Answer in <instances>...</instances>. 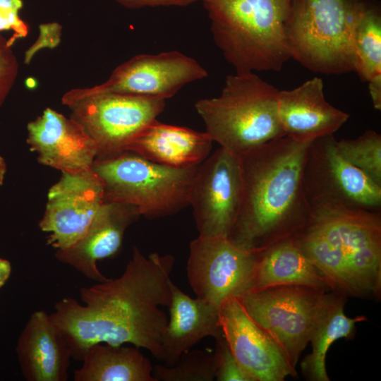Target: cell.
Returning a JSON list of instances; mask_svg holds the SVG:
<instances>
[{
    "label": "cell",
    "instance_id": "cell-17",
    "mask_svg": "<svg viewBox=\"0 0 381 381\" xmlns=\"http://www.w3.org/2000/svg\"><path fill=\"white\" fill-rule=\"evenodd\" d=\"M140 216L133 205L104 202L84 235L71 246L56 249L55 258L90 280L106 281L97 262L119 251L126 229Z\"/></svg>",
    "mask_w": 381,
    "mask_h": 381
},
{
    "label": "cell",
    "instance_id": "cell-7",
    "mask_svg": "<svg viewBox=\"0 0 381 381\" xmlns=\"http://www.w3.org/2000/svg\"><path fill=\"white\" fill-rule=\"evenodd\" d=\"M352 0H291L284 29L291 58L316 73L353 71Z\"/></svg>",
    "mask_w": 381,
    "mask_h": 381
},
{
    "label": "cell",
    "instance_id": "cell-13",
    "mask_svg": "<svg viewBox=\"0 0 381 381\" xmlns=\"http://www.w3.org/2000/svg\"><path fill=\"white\" fill-rule=\"evenodd\" d=\"M49 190L40 229L49 233L47 243L54 248H68L86 232L104 202V184L91 169L63 172Z\"/></svg>",
    "mask_w": 381,
    "mask_h": 381
},
{
    "label": "cell",
    "instance_id": "cell-34",
    "mask_svg": "<svg viewBox=\"0 0 381 381\" xmlns=\"http://www.w3.org/2000/svg\"><path fill=\"white\" fill-rule=\"evenodd\" d=\"M6 168L7 167L4 159L0 156V186L4 184Z\"/></svg>",
    "mask_w": 381,
    "mask_h": 381
},
{
    "label": "cell",
    "instance_id": "cell-28",
    "mask_svg": "<svg viewBox=\"0 0 381 381\" xmlns=\"http://www.w3.org/2000/svg\"><path fill=\"white\" fill-rule=\"evenodd\" d=\"M214 355V380L218 381H251L233 356L224 337L216 339Z\"/></svg>",
    "mask_w": 381,
    "mask_h": 381
},
{
    "label": "cell",
    "instance_id": "cell-6",
    "mask_svg": "<svg viewBox=\"0 0 381 381\" xmlns=\"http://www.w3.org/2000/svg\"><path fill=\"white\" fill-rule=\"evenodd\" d=\"M198 165L175 168L126 151L95 159L92 169L104 184V200L131 205L140 216L155 219L175 214L189 205Z\"/></svg>",
    "mask_w": 381,
    "mask_h": 381
},
{
    "label": "cell",
    "instance_id": "cell-4",
    "mask_svg": "<svg viewBox=\"0 0 381 381\" xmlns=\"http://www.w3.org/2000/svg\"><path fill=\"white\" fill-rule=\"evenodd\" d=\"M214 44L241 71H279L290 59L284 24L291 0H199Z\"/></svg>",
    "mask_w": 381,
    "mask_h": 381
},
{
    "label": "cell",
    "instance_id": "cell-11",
    "mask_svg": "<svg viewBox=\"0 0 381 381\" xmlns=\"http://www.w3.org/2000/svg\"><path fill=\"white\" fill-rule=\"evenodd\" d=\"M257 261L258 253L227 237L198 235L189 246L188 283L196 297L219 308L253 289Z\"/></svg>",
    "mask_w": 381,
    "mask_h": 381
},
{
    "label": "cell",
    "instance_id": "cell-21",
    "mask_svg": "<svg viewBox=\"0 0 381 381\" xmlns=\"http://www.w3.org/2000/svg\"><path fill=\"white\" fill-rule=\"evenodd\" d=\"M214 141L205 132L166 124L155 119L128 146L150 161L175 168L199 165L209 155Z\"/></svg>",
    "mask_w": 381,
    "mask_h": 381
},
{
    "label": "cell",
    "instance_id": "cell-23",
    "mask_svg": "<svg viewBox=\"0 0 381 381\" xmlns=\"http://www.w3.org/2000/svg\"><path fill=\"white\" fill-rule=\"evenodd\" d=\"M351 37L353 71L368 85L375 109H381V16L377 7L352 0Z\"/></svg>",
    "mask_w": 381,
    "mask_h": 381
},
{
    "label": "cell",
    "instance_id": "cell-2",
    "mask_svg": "<svg viewBox=\"0 0 381 381\" xmlns=\"http://www.w3.org/2000/svg\"><path fill=\"white\" fill-rule=\"evenodd\" d=\"M310 143L285 135L239 155L241 205L227 237L233 243L259 253L307 225L312 207L303 170Z\"/></svg>",
    "mask_w": 381,
    "mask_h": 381
},
{
    "label": "cell",
    "instance_id": "cell-31",
    "mask_svg": "<svg viewBox=\"0 0 381 381\" xmlns=\"http://www.w3.org/2000/svg\"><path fill=\"white\" fill-rule=\"evenodd\" d=\"M61 26L57 23L40 25V35L38 40L29 49L25 56V62L29 63L35 53L42 47L53 48L60 42Z\"/></svg>",
    "mask_w": 381,
    "mask_h": 381
},
{
    "label": "cell",
    "instance_id": "cell-25",
    "mask_svg": "<svg viewBox=\"0 0 381 381\" xmlns=\"http://www.w3.org/2000/svg\"><path fill=\"white\" fill-rule=\"evenodd\" d=\"M365 319L363 316L348 318L344 312L343 300L327 295L310 332L312 352L301 364L304 376L313 381H329L325 359L329 346L337 339L350 337L356 324Z\"/></svg>",
    "mask_w": 381,
    "mask_h": 381
},
{
    "label": "cell",
    "instance_id": "cell-12",
    "mask_svg": "<svg viewBox=\"0 0 381 381\" xmlns=\"http://www.w3.org/2000/svg\"><path fill=\"white\" fill-rule=\"evenodd\" d=\"M241 193L239 156L220 147L198 165L192 182L189 205L199 236L228 237Z\"/></svg>",
    "mask_w": 381,
    "mask_h": 381
},
{
    "label": "cell",
    "instance_id": "cell-24",
    "mask_svg": "<svg viewBox=\"0 0 381 381\" xmlns=\"http://www.w3.org/2000/svg\"><path fill=\"white\" fill-rule=\"evenodd\" d=\"M74 381H156L152 363L136 346L97 343L88 348Z\"/></svg>",
    "mask_w": 381,
    "mask_h": 381
},
{
    "label": "cell",
    "instance_id": "cell-22",
    "mask_svg": "<svg viewBox=\"0 0 381 381\" xmlns=\"http://www.w3.org/2000/svg\"><path fill=\"white\" fill-rule=\"evenodd\" d=\"M282 285L306 286L321 291L328 286L295 236L282 239L258 253L252 290Z\"/></svg>",
    "mask_w": 381,
    "mask_h": 381
},
{
    "label": "cell",
    "instance_id": "cell-32",
    "mask_svg": "<svg viewBox=\"0 0 381 381\" xmlns=\"http://www.w3.org/2000/svg\"><path fill=\"white\" fill-rule=\"evenodd\" d=\"M121 6L130 9H139L146 7L179 6L193 4L199 0H114Z\"/></svg>",
    "mask_w": 381,
    "mask_h": 381
},
{
    "label": "cell",
    "instance_id": "cell-1",
    "mask_svg": "<svg viewBox=\"0 0 381 381\" xmlns=\"http://www.w3.org/2000/svg\"><path fill=\"white\" fill-rule=\"evenodd\" d=\"M174 262L171 255L145 256L134 246L121 276L80 289L83 303L71 297L57 301L49 315L62 332L71 358L81 361L97 343L131 344L163 362L168 318L162 307L170 305Z\"/></svg>",
    "mask_w": 381,
    "mask_h": 381
},
{
    "label": "cell",
    "instance_id": "cell-16",
    "mask_svg": "<svg viewBox=\"0 0 381 381\" xmlns=\"http://www.w3.org/2000/svg\"><path fill=\"white\" fill-rule=\"evenodd\" d=\"M27 129V143L40 164L61 173L92 169L97 156L96 143L71 117L47 107Z\"/></svg>",
    "mask_w": 381,
    "mask_h": 381
},
{
    "label": "cell",
    "instance_id": "cell-18",
    "mask_svg": "<svg viewBox=\"0 0 381 381\" xmlns=\"http://www.w3.org/2000/svg\"><path fill=\"white\" fill-rule=\"evenodd\" d=\"M277 104L285 135L298 142L333 135L349 118L326 100L323 81L318 77L292 90H279Z\"/></svg>",
    "mask_w": 381,
    "mask_h": 381
},
{
    "label": "cell",
    "instance_id": "cell-15",
    "mask_svg": "<svg viewBox=\"0 0 381 381\" xmlns=\"http://www.w3.org/2000/svg\"><path fill=\"white\" fill-rule=\"evenodd\" d=\"M223 337L251 381H282L296 375L275 341L247 314L237 298L219 309Z\"/></svg>",
    "mask_w": 381,
    "mask_h": 381
},
{
    "label": "cell",
    "instance_id": "cell-27",
    "mask_svg": "<svg viewBox=\"0 0 381 381\" xmlns=\"http://www.w3.org/2000/svg\"><path fill=\"white\" fill-rule=\"evenodd\" d=\"M156 381H212L214 355L203 350H188L172 365L153 366Z\"/></svg>",
    "mask_w": 381,
    "mask_h": 381
},
{
    "label": "cell",
    "instance_id": "cell-3",
    "mask_svg": "<svg viewBox=\"0 0 381 381\" xmlns=\"http://www.w3.org/2000/svg\"><path fill=\"white\" fill-rule=\"evenodd\" d=\"M295 238L329 286L356 296L380 290V211L313 207L308 223Z\"/></svg>",
    "mask_w": 381,
    "mask_h": 381
},
{
    "label": "cell",
    "instance_id": "cell-5",
    "mask_svg": "<svg viewBox=\"0 0 381 381\" xmlns=\"http://www.w3.org/2000/svg\"><path fill=\"white\" fill-rule=\"evenodd\" d=\"M278 92L255 72L236 71L226 77L219 96L199 99L195 107L212 140L239 156L285 136Z\"/></svg>",
    "mask_w": 381,
    "mask_h": 381
},
{
    "label": "cell",
    "instance_id": "cell-30",
    "mask_svg": "<svg viewBox=\"0 0 381 381\" xmlns=\"http://www.w3.org/2000/svg\"><path fill=\"white\" fill-rule=\"evenodd\" d=\"M23 6L22 0H0V32H13L8 40L11 45L16 40L25 37L28 34V25L19 15Z\"/></svg>",
    "mask_w": 381,
    "mask_h": 381
},
{
    "label": "cell",
    "instance_id": "cell-10",
    "mask_svg": "<svg viewBox=\"0 0 381 381\" xmlns=\"http://www.w3.org/2000/svg\"><path fill=\"white\" fill-rule=\"evenodd\" d=\"M303 183L311 207L340 205L380 211L381 186L344 158L333 135L310 143L303 166Z\"/></svg>",
    "mask_w": 381,
    "mask_h": 381
},
{
    "label": "cell",
    "instance_id": "cell-19",
    "mask_svg": "<svg viewBox=\"0 0 381 381\" xmlns=\"http://www.w3.org/2000/svg\"><path fill=\"white\" fill-rule=\"evenodd\" d=\"M16 351L26 380H67L71 351L62 332L44 310L30 315L18 339Z\"/></svg>",
    "mask_w": 381,
    "mask_h": 381
},
{
    "label": "cell",
    "instance_id": "cell-20",
    "mask_svg": "<svg viewBox=\"0 0 381 381\" xmlns=\"http://www.w3.org/2000/svg\"><path fill=\"white\" fill-rule=\"evenodd\" d=\"M169 319L162 340L164 364L174 365L180 356L207 337H223L219 320V308L193 298L171 282Z\"/></svg>",
    "mask_w": 381,
    "mask_h": 381
},
{
    "label": "cell",
    "instance_id": "cell-8",
    "mask_svg": "<svg viewBox=\"0 0 381 381\" xmlns=\"http://www.w3.org/2000/svg\"><path fill=\"white\" fill-rule=\"evenodd\" d=\"M76 121L95 141L96 159L116 157L164 110L165 100L101 90H70L61 97Z\"/></svg>",
    "mask_w": 381,
    "mask_h": 381
},
{
    "label": "cell",
    "instance_id": "cell-14",
    "mask_svg": "<svg viewBox=\"0 0 381 381\" xmlns=\"http://www.w3.org/2000/svg\"><path fill=\"white\" fill-rule=\"evenodd\" d=\"M195 59L178 51L138 54L119 65L98 88L166 99L184 85L207 77Z\"/></svg>",
    "mask_w": 381,
    "mask_h": 381
},
{
    "label": "cell",
    "instance_id": "cell-29",
    "mask_svg": "<svg viewBox=\"0 0 381 381\" xmlns=\"http://www.w3.org/2000/svg\"><path fill=\"white\" fill-rule=\"evenodd\" d=\"M12 45L0 35V107L3 105L18 77L19 65Z\"/></svg>",
    "mask_w": 381,
    "mask_h": 381
},
{
    "label": "cell",
    "instance_id": "cell-9",
    "mask_svg": "<svg viewBox=\"0 0 381 381\" xmlns=\"http://www.w3.org/2000/svg\"><path fill=\"white\" fill-rule=\"evenodd\" d=\"M326 297L309 287L282 285L250 290L237 298L295 368Z\"/></svg>",
    "mask_w": 381,
    "mask_h": 381
},
{
    "label": "cell",
    "instance_id": "cell-26",
    "mask_svg": "<svg viewBox=\"0 0 381 381\" xmlns=\"http://www.w3.org/2000/svg\"><path fill=\"white\" fill-rule=\"evenodd\" d=\"M340 154L381 186V135L376 131L368 130L354 139L337 140Z\"/></svg>",
    "mask_w": 381,
    "mask_h": 381
},
{
    "label": "cell",
    "instance_id": "cell-33",
    "mask_svg": "<svg viewBox=\"0 0 381 381\" xmlns=\"http://www.w3.org/2000/svg\"><path fill=\"white\" fill-rule=\"evenodd\" d=\"M11 272V265L6 259L0 258V289L8 279Z\"/></svg>",
    "mask_w": 381,
    "mask_h": 381
}]
</instances>
